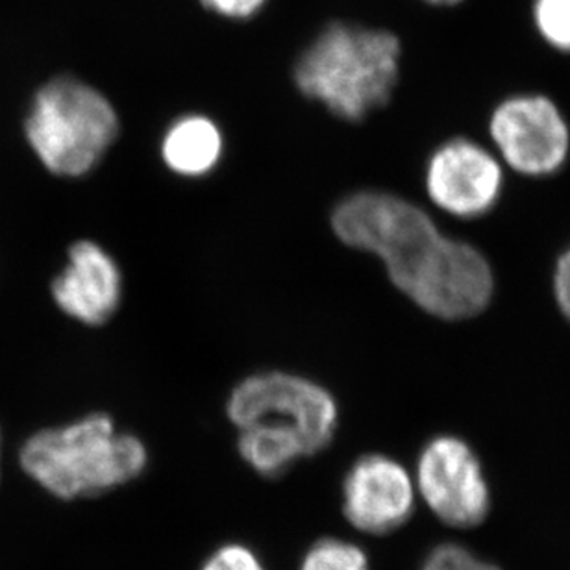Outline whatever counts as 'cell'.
<instances>
[{"mask_svg": "<svg viewBox=\"0 0 570 570\" xmlns=\"http://www.w3.org/2000/svg\"><path fill=\"white\" fill-rule=\"evenodd\" d=\"M223 148V134L212 119L186 116L167 128L161 141V158L176 175L195 178L215 169Z\"/></svg>", "mask_w": 570, "mask_h": 570, "instance_id": "8fae6325", "label": "cell"}, {"mask_svg": "<svg viewBox=\"0 0 570 570\" xmlns=\"http://www.w3.org/2000/svg\"><path fill=\"white\" fill-rule=\"evenodd\" d=\"M424 186L438 208L458 219H478L499 203L504 175L488 148L471 139L454 138L433 150Z\"/></svg>", "mask_w": 570, "mask_h": 570, "instance_id": "ba28073f", "label": "cell"}, {"mask_svg": "<svg viewBox=\"0 0 570 570\" xmlns=\"http://www.w3.org/2000/svg\"><path fill=\"white\" fill-rule=\"evenodd\" d=\"M52 296L69 317L100 326L116 315L121 304V269L97 243H75L66 269L52 282Z\"/></svg>", "mask_w": 570, "mask_h": 570, "instance_id": "30bf717a", "label": "cell"}, {"mask_svg": "<svg viewBox=\"0 0 570 570\" xmlns=\"http://www.w3.org/2000/svg\"><path fill=\"white\" fill-rule=\"evenodd\" d=\"M21 465L33 482L61 500L108 493L141 476L147 446L119 432L106 413L33 433L21 449Z\"/></svg>", "mask_w": 570, "mask_h": 570, "instance_id": "277c9868", "label": "cell"}, {"mask_svg": "<svg viewBox=\"0 0 570 570\" xmlns=\"http://www.w3.org/2000/svg\"><path fill=\"white\" fill-rule=\"evenodd\" d=\"M209 11L226 19H250L264 8L267 0H200Z\"/></svg>", "mask_w": 570, "mask_h": 570, "instance_id": "2e32d148", "label": "cell"}, {"mask_svg": "<svg viewBox=\"0 0 570 570\" xmlns=\"http://www.w3.org/2000/svg\"><path fill=\"white\" fill-rule=\"evenodd\" d=\"M200 570H267L264 561L245 544L228 543L209 554Z\"/></svg>", "mask_w": 570, "mask_h": 570, "instance_id": "5bb4252c", "label": "cell"}, {"mask_svg": "<svg viewBox=\"0 0 570 570\" xmlns=\"http://www.w3.org/2000/svg\"><path fill=\"white\" fill-rule=\"evenodd\" d=\"M533 19L550 47L570 52V0H535Z\"/></svg>", "mask_w": 570, "mask_h": 570, "instance_id": "4fadbf2b", "label": "cell"}, {"mask_svg": "<svg viewBox=\"0 0 570 570\" xmlns=\"http://www.w3.org/2000/svg\"><path fill=\"white\" fill-rule=\"evenodd\" d=\"M332 228L341 243L376 254L391 282L433 317H476L493 298V271L483 254L443 236L406 198L376 189L354 193L335 206Z\"/></svg>", "mask_w": 570, "mask_h": 570, "instance_id": "6da1fadb", "label": "cell"}, {"mask_svg": "<svg viewBox=\"0 0 570 570\" xmlns=\"http://www.w3.org/2000/svg\"><path fill=\"white\" fill-rule=\"evenodd\" d=\"M24 134L41 164L58 176L88 175L119 136L110 100L77 78L45 83L33 97Z\"/></svg>", "mask_w": 570, "mask_h": 570, "instance_id": "5b68a950", "label": "cell"}, {"mask_svg": "<svg viewBox=\"0 0 570 570\" xmlns=\"http://www.w3.org/2000/svg\"><path fill=\"white\" fill-rule=\"evenodd\" d=\"M298 570H371L363 549L345 539L323 538L307 549Z\"/></svg>", "mask_w": 570, "mask_h": 570, "instance_id": "7c38bea8", "label": "cell"}, {"mask_svg": "<svg viewBox=\"0 0 570 570\" xmlns=\"http://www.w3.org/2000/svg\"><path fill=\"white\" fill-rule=\"evenodd\" d=\"M424 2L433 6H454L460 4L461 0H424Z\"/></svg>", "mask_w": 570, "mask_h": 570, "instance_id": "ac0fdd59", "label": "cell"}, {"mask_svg": "<svg viewBox=\"0 0 570 570\" xmlns=\"http://www.w3.org/2000/svg\"><path fill=\"white\" fill-rule=\"evenodd\" d=\"M485 563L460 544H441L424 560L421 570H483Z\"/></svg>", "mask_w": 570, "mask_h": 570, "instance_id": "9a60e30c", "label": "cell"}, {"mask_svg": "<svg viewBox=\"0 0 570 570\" xmlns=\"http://www.w3.org/2000/svg\"><path fill=\"white\" fill-rule=\"evenodd\" d=\"M489 134L505 164L519 175L552 176L569 158V125L544 95H513L502 100L491 116Z\"/></svg>", "mask_w": 570, "mask_h": 570, "instance_id": "8992f818", "label": "cell"}, {"mask_svg": "<svg viewBox=\"0 0 570 570\" xmlns=\"http://www.w3.org/2000/svg\"><path fill=\"white\" fill-rule=\"evenodd\" d=\"M401 41L387 30L332 22L295 66V83L343 121L384 108L401 77Z\"/></svg>", "mask_w": 570, "mask_h": 570, "instance_id": "3957f363", "label": "cell"}, {"mask_svg": "<svg viewBox=\"0 0 570 570\" xmlns=\"http://www.w3.org/2000/svg\"><path fill=\"white\" fill-rule=\"evenodd\" d=\"M483 570H500L499 567L489 566V563H485V567H483Z\"/></svg>", "mask_w": 570, "mask_h": 570, "instance_id": "d6986e66", "label": "cell"}, {"mask_svg": "<svg viewBox=\"0 0 570 570\" xmlns=\"http://www.w3.org/2000/svg\"><path fill=\"white\" fill-rule=\"evenodd\" d=\"M417 483L428 508L454 528L482 524L491 493L482 463L463 439L439 435L419 455Z\"/></svg>", "mask_w": 570, "mask_h": 570, "instance_id": "52a82bcc", "label": "cell"}, {"mask_svg": "<svg viewBox=\"0 0 570 570\" xmlns=\"http://www.w3.org/2000/svg\"><path fill=\"white\" fill-rule=\"evenodd\" d=\"M554 295L561 313L570 323V247L561 254L554 271Z\"/></svg>", "mask_w": 570, "mask_h": 570, "instance_id": "e0dca14e", "label": "cell"}, {"mask_svg": "<svg viewBox=\"0 0 570 570\" xmlns=\"http://www.w3.org/2000/svg\"><path fill=\"white\" fill-rule=\"evenodd\" d=\"M226 413L239 432L243 461L264 478L282 476L296 461L326 449L340 421L328 390L281 371L242 380L228 396Z\"/></svg>", "mask_w": 570, "mask_h": 570, "instance_id": "7a4b0ae2", "label": "cell"}, {"mask_svg": "<svg viewBox=\"0 0 570 570\" xmlns=\"http://www.w3.org/2000/svg\"><path fill=\"white\" fill-rule=\"evenodd\" d=\"M413 508L412 476L390 455H362L346 472L343 515L360 532L371 535L395 532L412 519Z\"/></svg>", "mask_w": 570, "mask_h": 570, "instance_id": "9c48e42d", "label": "cell"}]
</instances>
